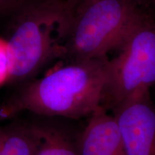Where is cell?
Segmentation results:
<instances>
[{"mask_svg": "<svg viewBox=\"0 0 155 155\" xmlns=\"http://www.w3.org/2000/svg\"><path fill=\"white\" fill-rule=\"evenodd\" d=\"M107 57L70 60L38 79L20 85L4 104L0 115L30 112L44 118L90 117L101 106L107 79Z\"/></svg>", "mask_w": 155, "mask_h": 155, "instance_id": "1", "label": "cell"}, {"mask_svg": "<svg viewBox=\"0 0 155 155\" xmlns=\"http://www.w3.org/2000/svg\"><path fill=\"white\" fill-rule=\"evenodd\" d=\"M73 18L66 0H37L12 15L5 40L7 82L24 84L54 60L65 58Z\"/></svg>", "mask_w": 155, "mask_h": 155, "instance_id": "2", "label": "cell"}, {"mask_svg": "<svg viewBox=\"0 0 155 155\" xmlns=\"http://www.w3.org/2000/svg\"><path fill=\"white\" fill-rule=\"evenodd\" d=\"M144 16L133 0H88L75 9L65 58L107 57Z\"/></svg>", "mask_w": 155, "mask_h": 155, "instance_id": "3", "label": "cell"}, {"mask_svg": "<svg viewBox=\"0 0 155 155\" xmlns=\"http://www.w3.org/2000/svg\"><path fill=\"white\" fill-rule=\"evenodd\" d=\"M108 60L101 107L111 112L139 88L155 86V22L144 16Z\"/></svg>", "mask_w": 155, "mask_h": 155, "instance_id": "4", "label": "cell"}, {"mask_svg": "<svg viewBox=\"0 0 155 155\" xmlns=\"http://www.w3.org/2000/svg\"><path fill=\"white\" fill-rule=\"evenodd\" d=\"M127 155H155V104L150 88L136 91L111 110Z\"/></svg>", "mask_w": 155, "mask_h": 155, "instance_id": "5", "label": "cell"}, {"mask_svg": "<svg viewBox=\"0 0 155 155\" xmlns=\"http://www.w3.org/2000/svg\"><path fill=\"white\" fill-rule=\"evenodd\" d=\"M78 150L80 155H127L113 115L101 106L79 135Z\"/></svg>", "mask_w": 155, "mask_h": 155, "instance_id": "6", "label": "cell"}, {"mask_svg": "<svg viewBox=\"0 0 155 155\" xmlns=\"http://www.w3.org/2000/svg\"><path fill=\"white\" fill-rule=\"evenodd\" d=\"M39 144L35 155H80L78 135L56 121L35 122Z\"/></svg>", "mask_w": 155, "mask_h": 155, "instance_id": "7", "label": "cell"}, {"mask_svg": "<svg viewBox=\"0 0 155 155\" xmlns=\"http://www.w3.org/2000/svg\"><path fill=\"white\" fill-rule=\"evenodd\" d=\"M39 132L34 123H13L0 129V155H35Z\"/></svg>", "mask_w": 155, "mask_h": 155, "instance_id": "8", "label": "cell"}, {"mask_svg": "<svg viewBox=\"0 0 155 155\" xmlns=\"http://www.w3.org/2000/svg\"><path fill=\"white\" fill-rule=\"evenodd\" d=\"M37 0H0V15L11 17Z\"/></svg>", "mask_w": 155, "mask_h": 155, "instance_id": "9", "label": "cell"}, {"mask_svg": "<svg viewBox=\"0 0 155 155\" xmlns=\"http://www.w3.org/2000/svg\"><path fill=\"white\" fill-rule=\"evenodd\" d=\"M9 71V61L7 42L0 38V85L7 82Z\"/></svg>", "mask_w": 155, "mask_h": 155, "instance_id": "10", "label": "cell"}, {"mask_svg": "<svg viewBox=\"0 0 155 155\" xmlns=\"http://www.w3.org/2000/svg\"><path fill=\"white\" fill-rule=\"evenodd\" d=\"M87 1H88V0H66V2L69 4V5L71 6V8L74 10V12L75 9H76L78 6H80L81 5H82L83 3L86 2Z\"/></svg>", "mask_w": 155, "mask_h": 155, "instance_id": "11", "label": "cell"}, {"mask_svg": "<svg viewBox=\"0 0 155 155\" xmlns=\"http://www.w3.org/2000/svg\"><path fill=\"white\" fill-rule=\"evenodd\" d=\"M136 4L138 2L139 3H146V4H150V3H155V0H133Z\"/></svg>", "mask_w": 155, "mask_h": 155, "instance_id": "12", "label": "cell"}]
</instances>
